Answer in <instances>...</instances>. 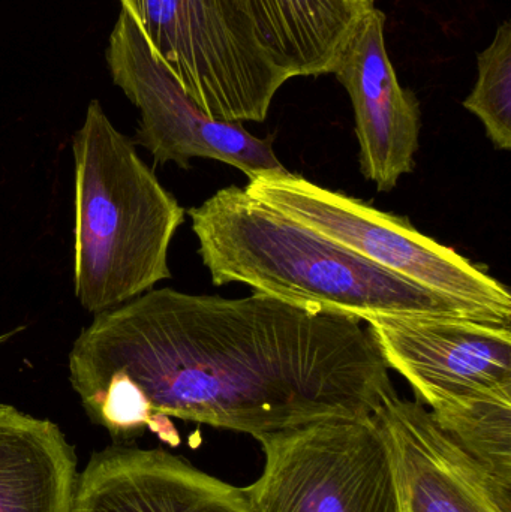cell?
Instances as JSON below:
<instances>
[{"instance_id":"cell-8","label":"cell","mask_w":511,"mask_h":512,"mask_svg":"<svg viewBox=\"0 0 511 512\" xmlns=\"http://www.w3.org/2000/svg\"><path fill=\"white\" fill-rule=\"evenodd\" d=\"M384 363L437 409L511 390V327L461 316L368 319Z\"/></svg>"},{"instance_id":"cell-9","label":"cell","mask_w":511,"mask_h":512,"mask_svg":"<svg viewBox=\"0 0 511 512\" xmlns=\"http://www.w3.org/2000/svg\"><path fill=\"white\" fill-rule=\"evenodd\" d=\"M384 30L386 14L372 9L354 30L332 74L353 104L363 176L387 192L416 167L422 114L416 95L399 83Z\"/></svg>"},{"instance_id":"cell-16","label":"cell","mask_w":511,"mask_h":512,"mask_svg":"<svg viewBox=\"0 0 511 512\" xmlns=\"http://www.w3.org/2000/svg\"><path fill=\"white\" fill-rule=\"evenodd\" d=\"M24 330V327H17L14 328V330L8 331V333L0 334V345H3V343L8 342V340H11L12 337L17 336L18 333H21V331Z\"/></svg>"},{"instance_id":"cell-10","label":"cell","mask_w":511,"mask_h":512,"mask_svg":"<svg viewBox=\"0 0 511 512\" xmlns=\"http://www.w3.org/2000/svg\"><path fill=\"white\" fill-rule=\"evenodd\" d=\"M395 463L402 512H511L495 483L432 418L423 403L387 391L372 412Z\"/></svg>"},{"instance_id":"cell-7","label":"cell","mask_w":511,"mask_h":512,"mask_svg":"<svg viewBox=\"0 0 511 512\" xmlns=\"http://www.w3.org/2000/svg\"><path fill=\"white\" fill-rule=\"evenodd\" d=\"M113 83L140 111L134 143L158 164L189 168L194 158L213 159L242 171L249 180L288 171L273 150L272 138H258L239 122L213 119L182 89L153 53L125 11L110 33L105 51Z\"/></svg>"},{"instance_id":"cell-4","label":"cell","mask_w":511,"mask_h":512,"mask_svg":"<svg viewBox=\"0 0 511 512\" xmlns=\"http://www.w3.org/2000/svg\"><path fill=\"white\" fill-rule=\"evenodd\" d=\"M245 191L321 237L452 301L476 321L511 327L507 286L407 219L288 171L260 174Z\"/></svg>"},{"instance_id":"cell-13","label":"cell","mask_w":511,"mask_h":512,"mask_svg":"<svg viewBox=\"0 0 511 512\" xmlns=\"http://www.w3.org/2000/svg\"><path fill=\"white\" fill-rule=\"evenodd\" d=\"M78 475L56 424L0 405V512H74Z\"/></svg>"},{"instance_id":"cell-3","label":"cell","mask_w":511,"mask_h":512,"mask_svg":"<svg viewBox=\"0 0 511 512\" xmlns=\"http://www.w3.org/2000/svg\"><path fill=\"white\" fill-rule=\"evenodd\" d=\"M72 153L74 291L96 315L170 279L168 251L185 209L98 99L72 138Z\"/></svg>"},{"instance_id":"cell-2","label":"cell","mask_w":511,"mask_h":512,"mask_svg":"<svg viewBox=\"0 0 511 512\" xmlns=\"http://www.w3.org/2000/svg\"><path fill=\"white\" fill-rule=\"evenodd\" d=\"M213 285L243 283L312 312L368 321L396 316L471 318L414 285L228 186L189 210Z\"/></svg>"},{"instance_id":"cell-12","label":"cell","mask_w":511,"mask_h":512,"mask_svg":"<svg viewBox=\"0 0 511 512\" xmlns=\"http://www.w3.org/2000/svg\"><path fill=\"white\" fill-rule=\"evenodd\" d=\"M288 78L332 74L374 0H231Z\"/></svg>"},{"instance_id":"cell-15","label":"cell","mask_w":511,"mask_h":512,"mask_svg":"<svg viewBox=\"0 0 511 512\" xmlns=\"http://www.w3.org/2000/svg\"><path fill=\"white\" fill-rule=\"evenodd\" d=\"M474 89L464 107L479 117L497 149H511V23L498 26L491 44L477 56Z\"/></svg>"},{"instance_id":"cell-11","label":"cell","mask_w":511,"mask_h":512,"mask_svg":"<svg viewBox=\"0 0 511 512\" xmlns=\"http://www.w3.org/2000/svg\"><path fill=\"white\" fill-rule=\"evenodd\" d=\"M74 512H254L231 486L165 450L114 444L78 475Z\"/></svg>"},{"instance_id":"cell-6","label":"cell","mask_w":511,"mask_h":512,"mask_svg":"<svg viewBox=\"0 0 511 512\" xmlns=\"http://www.w3.org/2000/svg\"><path fill=\"white\" fill-rule=\"evenodd\" d=\"M254 512H402L395 463L372 415L327 418L257 438Z\"/></svg>"},{"instance_id":"cell-5","label":"cell","mask_w":511,"mask_h":512,"mask_svg":"<svg viewBox=\"0 0 511 512\" xmlns=\"http://www.w3.org/2000/svg\"><path fill=\"white\" fill-rule=\"evenodd\" d=\"M153 53L213 119L264 122L290 78L231 0H119Z\"/></svg>"},{"instance_id":"cell-1","label":"cell","mask_w":511,"mask_h":512,"mask_svg":"<svg viewBox=\"0 0 511 512\" xmlns=\"http://www.w3.org/2000/svg\"><path fill=\"white\" fill-rule=\"evenodd\" d=\"M363 321L270 295L150 289L96 313L69 352V381L114 444L144 432L179 445L168 418L255 439L366 417L392 390Z\"/></svg>"},{"instance_id":"cell-14","label":"cell","mask_w":511,"mask_h":512,"mask_svg":"<svg viewBox=\"0 0 511 512\" xmlns=\"http://www.w3.org/2000/svg\"><path fill=\"white\" fill-rule=\"evenodd\" d=\"M429 412L470 459L511 492V390L458 400Z\"/></svg>"}]
</instances>
